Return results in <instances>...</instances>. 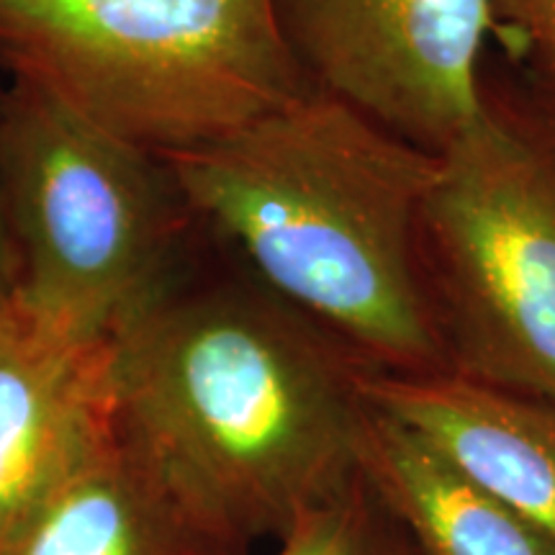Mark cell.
I'll return each instance as SVG.
<instances>
[{"mask_svg":"<svg viewBox=\"0 0 555 555\" xmlns=\"http://www.w3.org/2000/svg\"><path fill=\"white\" fill-rule=\"evenodd\" d=\"M367 371L242 262H191L116 335L111 420L247 543H278L360 476Z\"/></svg>","mask_w":555,"mask_h":555,"instance_id":"cell-1","label":"cell"},{"mask_svg":"<svg viewBox=\"0 0 555 555\" xmlns=\"http://www.w3.org/2000/svg\"><path fill=\"white\" fill-rule=\"evenodd\" d=\"M165 159L208 237L373 371H450L420 266L433 152L309 88Z\"/></svg>","mask_w":555,"mask_h":555,"instance_id":"cell-2","label":"cell"},{"mask_svg":"<svg viewBox=\"0 0 555 555\" xmlns=\"http://www.w3.org/2000/svg\"><path fill=\"white\" fill-rule=\"evenodd\" d=\"M420 266L450 371L555 409V106L506 60L437 155Z\"/></svg>","mask_w":555,"mask_h":555,"instance_id":"cell-3","label":"cell"},{"mask_svg":"<svg viewBox=\"0 0 555 555\" xmlns=\"http://www.w3.org/2000/svg\"><path fill=\"white\" fill-rule=\"evenodd\" d=\"M0 69L159 157L309 90L273 0H0Z\"/></svg>","mask_w":555,"mask_h":555,"instance_id":"cell-4","label":"cell"},{"mask_svg":"<svg viewBox=\"0 0 555 555\" xmlns=\"http://www.w3.org/2000/svg\"><path fill=\"white\" fill-rule=\"evenodd\" d=\"M0 189L21 294L108 337L191 266L204 232L168 159L24 78L0 88Z\"/></svg>","mask_w":555,"mask_h":555,"instance_id":"cell-5","label":"cell"},{"mask_svg":"<svg viewBox=\"0 0 555 555\" xmlns=\"http://www.w3.org/2000/svg\"><path fill=\"white\" fill-rule=\"evenodd\" d=\"M311 90L440 155L474 119L489 0H273Z\"/></svg>","mask_w":555,"mask_h":555,"instance_id":"cell-6","label":"cell"},{"mask_svg":"<svg viewBox=\"0 0 555 555\" xmlns=\"http://www.w3.org/2000/svg\"><path fill=\"white\" fill-rule=\"evenodd\" d=\"M114 343L18 288L0 304V543L111 414Z\"/></svg>","mask_w":555,"mask_h":555,"instance_id":"cell-7","label":"cell"},{"mask_svg":"<svg viewBox=\"0 0 555 555\" xmlns=\"http://www.w3.org/2000/svg\"><path fill=\"white\" fill-rule=\"evenodd\" d=\"M116 433L111 414L0 543V555H249Z\"/></svg>","mask_w":555,"mask_h":555,"instance_id":"cell-8","label":"cell"},{"mask_svg":"<svg viewBox=\"0 0 555 555\" xmlns=\"http://www.w3.org/2000/svg\"><path fill=\"white\" fill-rule=\"evenodd\" d=\"M365 393L450 466L555 538V409L453 371H367Z\"/></svg>","mask_w":555,"mask_h":555,"instance_id":"cell-9","label":"cell"},{"mask_svg":"<svg viewBox=\"0 0 555 555\" xmlns=\"http://www.w3.org/2000/svg\"><path fill=\"white\" fill-rule=\"evenodd\" d=\"M360 474L420 555H555V538L463 476L373 401L360 440Z\"/></svg>","mask_w":555,"mask_h":555,"instance_id":"cell-10","label":"cell"},{"mask_svg":"<svg viewBox=\"0 0 555 555\" xmlns=\"http://www.w3.org/2000/svg\"><path fill=\"white\" fill-rule=\"evenodd\" d=\"M275 545L273 555H420L363 474L343 494L307 512Z\"/></svg>","mask_w":555,"mask_h":555,"instance_id":"cell-11","label":"cell"},{"mask_svg":"<svg viewBox=\"0 0 555 555\" xmlns=\"http://www.w3.org/2000/svg\"><path fill=\"white\" fill-rule=\"evenodd\" d=\"M504 60L555 106V0H489Z\"/></svg>","mask_w":555,"mask_h":555,"instance_id":"cell-12","label":"cell"},{"mask_svg":"<svg viewBox=\"0 0 555 555\" xmlns=\"http://www.w3.org/2000/svg\"><path fill=\"white\" fill-rule=\"evenodd\" d=\"M0 88H3V82H0ZM18 283H21L18 245H16V237H13L3 189H0V304H3L5 298L18 288Z\"/></svg>","mask_w":555,"mask_h":555,"instance_id":"cell-13","label":"cell"}]
</instances>
